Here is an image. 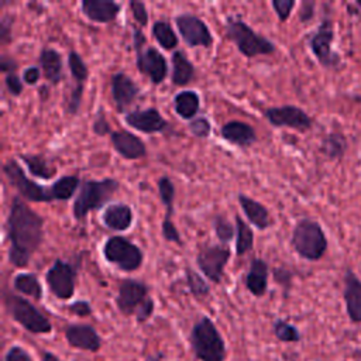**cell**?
<instances>
[{
	"label": "cell",
	"instance_id": "1",
	"mask_svg": "<svg viewBox=\"0 0 361 361\" xmlns=\"http://www.w3.org/2000/svg\"><path fill=\"white\" fill-rule=\"evenodd\" d=\"M6 233L10 241L8 262L17 268H25L44 241V219L24 199L14 196L6 220Z\"/></svg>",
	"mask_w": 361,
	"mask_h": 361
},
{
	"label": "cell",
	"instance_id": "2",
	"mask_svg": "<svg viewBox=\"0 0 361 361\" xmlns=\"http://www.w3.org/2000/svg\"><path fill=\"white\" fill-rule=\"evenodd\" d=\"M3 173L8 183L18 192V196L27 202L49 203L54 200H69L82 183L76 175L61 176L49 186L37 183L28 179L23 166L14 158H8L3 164Z\"/></svg>",
	"mask_w": 361,
	"mask_h": 361
},
{
	"label": "cell",
	"instance_id": "3",
	"mask_svg": "<svg viewBox=\"0 0 361 361\" xmlns=\"http://www.w3.org/2000/svg\"><path fill=\"white\" fill-rule=\"evenodd\" d=\"M120 189V182L114 178L86 179L80 183L79 192L72 204L73 219L85 220L89 212L100 210Z\"/></svg>",
	"mask_w": 361,
	"mask_h": 361
},
{
	"label": "cell",
	"instance_id": "4",
	"mask_svg": "<svg viewBox=\"0 0 361 361\" xmlns=\"http://www.w3.org/2000/svg\"><path fill=\"white\" fill-rule=\"evenodd\" d=\"M226 38L231 41L237 51L245 58L258 55H269L275 52V44L267 37L254 31L240 16L231 14L226 17Z\"/></svg>",
	"mask_w": 361,
	"mask_h": 361
},
{
	"label": "cell",
	"instance_id": "5",
	"mask_svg": "<svg viewBox=\"0 0 361 361\" xmlns=\"http://www.w3.org/2000/svg\"><path fill=\"white\" fill-rule=\"evenodd\" d=\"M190 348L199 361H224L226 343L213 320L202 316L190 330Z\"/></svg>",
	"mask_w": 361,
	"mask_h": 361
},
{
	"label": "cell",
	"instance_id": "6",
	"mask_svg": "<svg viewBox=\"0 0 361 361\" xmlns=\"http://www.w3.org/2000/svg\"><path fill=\"white\" fill-rule=\"evenodd\" d=\"M290 244L296 254L307 261H319L327 251V237L322 226L310 219H300L290 235Z\"/></svg>",
	"mask_w": 361,
	"mask_h": 361
},
{
	"label": "cell",
	"instance_id": "7",
	"mask_svg": "<svg viewBox=\"0 0 361 361\" xmlns=\"http://www.w3.org/2000/svg\"><path fill=\"white\" fill-rule=\"evenodd\" d=\"M4 306L10 317L27 331L32 334H48L52 331V324L49 319L45 314H42L25 298L16 293L6 292Z\"/></svg>",
	"mask_w": 361,
	"mask_h": 361
},
{
	"label": "cell",
	"instance_id": "8",
	"mask_svg": "<svg viewBox=\"0 0 361 361\" xmlns=\"http://www.w3.org/2000/svg\"><path fill=\"white\" fill-rule=\"evenodd\" d=\"M102 252L110 265H114L117 269L124 272L137 271L144 262L142 250L123 235L109 237L103 244Z\"/></svg>",
	"mask_w": 361,
	"mask_h": 361
},
{
	"label": "cell",
	"instance_id": "9",
	"mask_svg": "<svg viewBox=\"0 0 361 361\" xmlns=\"http://www.w3.org/2000/svg\"><path fill=\"white\" fill-rule=\"evenodd\" d=\"M231 257V250L224 244H204L196 254L199 271L214 283H220L224 276V268Z\"/></svg>",
	"mask_w": 361,
	"mask_h": 361
},
{
	"label": "cell",
	"instance_id": "10",
	"mask_svg": "<svg viewBox=\"0 0 361 361\" xmlns=\"http://www.w3.org/2000/svg\"><path fill=\"white\" fill-rule=\"evenodd\" d=\"M78 268L71 262L56 258L45 274V282L51 293L61 299L68 300L75 293V281Z\"/></svg>",
	"mask_w": 361,
	"mask_h": 361
},
{
	"label": "cell",
	"instance_id": "11",
	"mask_svg": "<svg viewBox=\"0 0 361 361\" xmlns=\"http://www.w3.org/2000/svg\"><path fill=\"white\" fill-rule=\"evenodd\" d=\"M175 25L180 38L189 48H210L214 42L213 34L207 24L195 14L180 13L175 17Z\"/></svg>",
	"mask_w": 361,
	"mask_h": 361
},
{
	"label": "cell",
	"instance_id": "12",
	"mask_svg": "<svg viewBox=\"0 0 361 361\" xmlns=\"http://www.w3.org/2000/svg\"><path fill=\"white\" fill-rule=\"evenodd\" d=\"M333 39L334 27L330 18H324L309 38V48L312 54L324 68H336L340 63V56L331 49Z\"/></svg>",
	"mask_w": 361,
	"mask_h": 361
},
{
	"label": "cell",
	"instance_id": "13",
	"mask_svg": "<svg viewBox=\"0 0 361 361\" xmlns=\"http://www.w3.org/2000/svg\"><path fill=\"white\" fill-rule=\"evenodd\" d=\"M264 117L274 127L293 128L300 133L310 130L313 126L312 117L303 109L293 104L268 107L264 111Z\"/></svg>",
	"mask_w": 361,
	"mask_h": 361
},
{
	"label": "cell",
	"instance_id": "14",
	"mask_svg": "<svg viewBox=\"0 0 361 361\" xmlns=\"http://www.w3.org/2000/svg\"><path fill=\"white\" fill-rule=\"evenodd\" d=\"M149 288L147 283L138 279L126 278L120 282L116 306L118 312L124 316H133L138 310V307L149 298Z\"/></svg>",
	"mask_w": 361,
	"mask_h": 361
},
{
	"label": "cell",
	"instance_id": "15",
	"mask_svg": "<svg viewBox=\"0 0 361 361\" xmlns=\"http://www.w3.org/2000/svg\"><path fill=\"white\" fill-rule=\"evenodd\" d=\"M124 121L131 128L145 134L165 133L171 128V123L166 118H164L161 111L155 107L135 109L127 111L124 114Z\"/></svg>",
	"mask_w": 361,
	"mask_h": 361
},
{
	"label": "cell",
	"instance_id": "16",
	"mask_svg": "<svg viewBox=\"0 0 361 361\" xmlns=\"http://www.w3.org/2000/svg\"><path fill=\"white\" fill-rule=\"evenodd\" d=\"M135 65L154 85H161L168 75V62L162 52L154 47H145L142 51L135 52Z\"/></svg>",
	"mask_w": 361,
	"mask_h": 361
},
{
	"label": "cell",
	"instance_id": "17",
	"mask_svg": "<svg viewBox=\"0 0 361 361\" xmlns=\"http://www.w3.org/2000/svg\"><path fill=\"white\" fill-rule=\"evenodd\" d=\"M158 195L161 202L165 206V217L162 221V227H161V233L162 237L169 241V243H175V244H182V238H180V233L178 231V228L175 227L173 221H172V214H173V199H175V185L171 180V178L168 176H161L158 179Z\"/></svg>",
	"mask_w": 361,
	"mask_h": 361
},
{
	"label": "cell",
	"instance_id": "18",
	"mask_svg": "<svg viewBox=\"0 0 361 361\" xmlns=\"http://www.w3.org/2000/svg\"><path fill=\"white\" fill-rule=\"evenodd\" d=\"M110 90L116 109L120 113H124L140 94V86L124 72H116L111 75Z\"/></svg>",
	"mask_w": 361,
	"mask_h": 361
},
{
	"label": "cell",
	"instance_id": "19",
	"mask_svg": "<svg viewBox=\"0 0 361 361\" xmlns=\"http://www.w3.org/2000/svg\"><path fill=\"white\" fill-rule=\"evenodd\" d=\"M110 141L114 151L124 159L134 161L147 155V147L144 141L127 130H116L110 134Z\"/></svg>",
	"mask_w": 361,
	"mask_h": 361
},
{
	"label": "cell",
	"instance_id": "20",
	"mask_svg": "<svg viewBox=\"0 0 361 361\" xmlns=\"http://www.w3.org/2000/svg\"><path fill=\"white\" fill-rule=\"evenodd\" d=\"M65 338L73 348L96 353L102 347V337L90 324H69L65 329Z\"/></svg>",
	"mask_w": 361,
	"mask_h": 361
},
{
	"label": "cell",
	"instance_id": "21",
	"mask_svg": "<svg viewBox=\"0 0 361 361\" xmlns=\"http://www.w3.org/2000/svg\"><path fill=\"white\" fill-rule=\"evenodd\" d=\"M220 135L224 141L240 148H248L258 141L254 127L240 120H230L220 127Z\"/></svg>",
	"mask_w": 361,
	"mask_h": 361
},
{
	"label": "cell",
	"instance_id": "22",
	"mask_svg": "<svg viewBox=\"0 0 361 361\" xmlns=\"http://www.w3.org/2000/svg\"><path fill=\"white\" fill-rule=\"evenodd\" d=\"M80 11L90 21L106 24L118 17L121 4L113 0H82Z\"/></svg>",
	"mask_w": 361,
	"mask_h": 361
},
{
	"label": "cell",
	"instance_id": "23",
	"mask_svg": "<svg viewBox=\"0 0 361 361\" xmlns=\"http://www.w3.org/2000/svg\"><path fill=\"white\" fill-rule=\"evenodd\" d=\"M343 298L350 320L361 323V279L350 269L344 275Z\"/></svg>",
	"mask_w": 361,
	"mask_h": 361
},
{
	"label": "cell",
	"instance_id": "24",
	"mask_svg": "<svg viewBox=\"0 0 361 361\" xmlns=\"http://www.w3.org/2000/svg\"><path fill=\"white\" fill-rule=\"evenodd\" d=\"M268 276H269L268 262L262 258L255 257L250 262V267L244 278V285L255 298H261L265 295L268 289Z\"/></svg>",
	"mask_w": 361,
	"mask_h": 361
},
{
	"label": "cell",
	"instance_id": "25",
	"mask_svg": "<svg viewBox=\"0 0 361 361\" xmlns=\"http://www.w3.org/2000/svg\"><path fill=\"white\" fill-rule=\"evenodd\" d=\"M102 221L106 228L113 231H126L134 221L133 209L123 202L110 203L102 214Z\"/></svg>",
	"mask_w": 361,
	"mask_h": 361
},
{
	"label": "cell",
	"instance_id": "26",
	"mask_svg": "<svg viewBox=\"0 0 361 361\" xmlns=\"http://www.w3.org/2000/svg\"><path fill=\"white\" fill-rule=\"evenodd\" d=\"M237 200H238V204H240L243 213L245 214L248 221L255 228L264 231V230L271 227L272 219L269 216L268 209L261 202H258V200H255V199H252V197H250L244 193H238Z\"/></svg>",
	"mask_w": 361,
	"mask_h": 361
},
{
	"label": "cell",
	"instance_id": "27",
	"mask_svg": "<svg viewBox=\"0 0 361 361\" xmlns=\"http://www.w3.org/2000/svg\"><path fill=\"white\" fill-rule=\"evenodd\" d=\"M38 62L45 79L51 85H58L62 79V66H63L61 52H58L51 47H44L39 52Z\"/></svg>",
	"mask_w": 361,
	"mask_h": 361
},
{
	"label": "cell",
	"instance_id": "28",
	"mask_svg": "<svg viewBox=\"0 0 361 361\" xmlns=\"http://www.w3.org/2000/svg\"><path fill=\"white\" fill-rule=\"evenodd\" d=\"M171 82L175 86H186L195 79V65L182 51H175L171 55Z\"/></svg>",
	"mask_w": 361,
	"mask_h": 361
},
{
	"label": "cell",
	"instance_id": "29",
	"mask_svg": "<svg viewBox=\"0 0 361 361\" xmlns=\"http://www.w3.org/2000/svg\"><path fill=\"white\" fill-rule=\"evenodd\" d=\"M175 113L183 120H193L200 110V96L195 90H182L173 97Z\"/></svg>",
	"mask_w": 361,
	"mask_h": 361
},
{
	"label": "cell",
	"instance_id": "30",
	"mask_svg": "<svg viewBox=\"0 0 361 361\" xmlns=\"http://www.w3.org/2000/svg\"><path fill=\"white\" fill-rule=\"evenodd\" d=\"M20 158L24 162V165L28 169V172L34 178L48 180V179H52L56 175V172H58L56 166H54L42 155H38V154H21Z\"/></svg>",
	"mask_w": 361,
	"mask_h": 361
},
{
	"label": "cell",
	"instance_id": "31",
	"mask_svg": "<svg viewBox=\"0 0 361 361\" xmlns=\"http://www.w3.org/2000/svg\"><path fill=\"white\" fill-rule=\"evenodd\" d=\"M13 286L17 292L34 298L35 300H41L44 295L42 285L37 275L31 272H20L13 279Z\"/></svg>",
	"mask_w": 361,
	"mask_h": 361
},
{
	"label": "cell",
	"instance_id": "32",
	"mask_svg": "<svg viewBox=\"0 0 361 361\" xmlns=\"http://www.w3.org/2000/svg\"><path fill=\"white\" fill-rule=\"evenodd\" d=\"M151 32L162 49H173L179 42L176 32L166 20H157L151 27Z\"/></svg>",
	"mask_w": 361,
	"mask_h": 361
},
{
	"label": "cell",
	"instance_id": "33",
	"mask_svg": "<svg viewBox=\"0 0 361 361\" xmlns=\"http://www.w3.org/2000/svg\"><path fill=\"white\" fill-rule=\"evenodd\" d=\"M235 221V254L243 257L254 247V231L252 228L238 216H234Z\"/></svg>",
	"mask_w": 361,
	"mask_h": 361
},
{
	"label": "cell",
	"instance_id": "34",
	"mask_svg": "<svg viewBox=\"0 0 361 361\" xmlns=\"http://www.w3.org/2000/svg\"><path fill=\"white\" fill-rule=\"evenodd\" d=\"M185 281L189 292L196 298V299H204L210 295V286L206 282V279L193 268L186 267L185 268Z\"/></svg>",
	"mask_w": 361,
	"mask_h": 361
},
{
	"label": "cell",
	"instance_id": "35",
	"mask_svg": "<svg viewBox=\"0 0 361 361\" xmlns=\"http://www.w3.org/2000/svg\"><path fill=\"white\" fill-rule=\"evenodd\" d=\"M345 138L341 134L337 133H331L329 135H326L322 141L320 149L322 152L329 157V158H341L344 151H345Z\"/></svg>",
	"mask_w": 361,
	"mask_h": 361
},
{
	"label": "cell",
	"instance_id": "36",
	"mask_svg": "<svg viewBox=\"0 0 361 361\" xmlns=\"http://www.w3.org/2000/svg\"><path fill=\"white\" fill-rule=\"evenodd\" d=\"M272 331L274 336L282 343H298L302 338L300 331L296 329V326L288 323L283 319H278L274 322Z\"/></svg>",
	"mask_w": 361,
	"mask_h": 361
},
{
	"label": "cell",
	"instance_id": "37",
	"mask_svg": "<svg viewBox=\"0 0 361 361\" xmlns=\"http://www.w3.org/2000/svg\"><path fill=\"white\" fill-rule=\"evenodd\" d=\"M68 66H69V72H71L72 78L76 80V83L85 85V82L89 78V68H87L86 62L83 61V58L80 56V54H78L76 51H69Z\"/></svg>",
	"mask_w": 361,
	"mask_h": 361
},
{
	"label": "cell",
	"instance_id": "38",
	"mask_svg": "<svg viewBox=\"0 0 361 361\" xmlns=\"http://www.w3.org/2000/svg\"><path fill=\"white\" fill-rule=\"evenodd\" d=\"M213 230L219 241L224 245H228V243L235 237V227L223 214H216L213 217Z\"/></svg>",
	"mask_w": 361,
	"mask_h": 361
},
{
	"label": "cell",
	"instance_id": "39",
	"mask_svg": "<svg viewBox=\"0 0 361 361\" xmlns=\"http://www.w3.org/2000/svg\"><path fill=\"white\" fill-rule=\"evenodd\" d=\"M83 85L76 83L73 86V89L68 93L66 99H65V111L71 116H76L80 104H82V99H83Z\"/></svg>",
	"mask_w": 361,
	"mask_h": 361
},
{
	"label": "cell",
	"instance_id": "40",
	"mask_svg": "<svg viewBox=\"0 0 361 361\" xmlns=\"http://www.w3.org/2000/svg\"><path fill=\"white\" fill-rule=\"evenodd\" d=\"M188 130L196 138H207L212 133V124L206 117H195L189 121Z\"/></svg>",
	"mask_w": 361,
	"mask_h": 361
},
{
	"label": "cell",
	"instance_id": "41",
	"mask_svg": "<svg viewBox=\"0 0 361 361\" xmlns=\"http://www.w3.org/2000/svg\"><path fill=\"white\" fill-rule=\"evenodd\" d=\"M128 7H130L131 16H133L134 21L138 24V27H141V28L145 27L149 21V14H148L147 6L140 0H131L128 3Z\"/></svg>",
	"mask_w": 361,
	"mask_h": 361
},
{
	"label": "cell",
	"instance_id": "42",
	"mask_svg": "<svg viewBox=\"0 0 361 361\" xmlns=\"http://www.w3.org/2000/svg\"><path fill=\"white\" fill-rule=\"evenodd\" d=\"M92 131L99 135V137H103L106 134H111L113 130L109 124V120L106 117V111L103 107H100L93 118V123H92Z\"/></svg>",
	"mask_w": 361,
	"mask_h": 361
},
{
	"label": "cell",
	"instance_id": "43",
	"mask_svg": "<svg viewBox=\"0 0 361 361\" xmlns=\"http://www.w3.org/2000/svg\"><path fill=\"white\" fill-rule=\"evenodd\" d=\"M295 6H296L295 0H271V7L274 8L281 23H285L290 17V13Z\"/></svg>",
	"mask_w": 361,
	"mask_h": 361
},
{
	"label": "cell",
	"instance_id": "44",
	"mask_svg": "<svg viewBox=\"0 0 361 361\" xmlns=\"http://www.w3.org/2000/svg\"><path fill=\"white\" fill-rule=\"evenodd\" d=\"M14 24V17L11 14H3L0 18V42L6 45L11 41V30Z\"/></svg>",
	"mask_w": 361,
	"mask_h": 361
},
{
	"label": "cell",
	"instance_id": "45",
	"mask_svg": "<svg viewBox=\"0 0 361 361\" xmlns=\"http://www.w3.org/2000/svg\"><path fill=\"white\" fill-rule=\"evenodd\" d=\"M4 85L7 92L11 96H20L24 90V85H23V79H20V76L14 72V73H7L4 76Z\"/></svg>",
	"mask_w": 361,
	"mask_h": 361
},
{
	"label": "cell",
	"instance_id": "46",
	"mask_svg": "<svg viewBox=\"0 0 361 361\" xmlns=\"http://www.w3.org/2000/svg\"><path fill=\"white\" fill-rule=\"evenodd\" d=\"M4 361H32V357L25 348L20 345H11L4 355Z\"/></svg>",
	"mask_w": 361,
	"mask_h": 361
},
{
	"label": "cell",
	"instance_id": "47",
	"mask_svg": "<svg viewBox=\"0 0 361 361\" xmlns=\"http://www.w3.org/2000/svg\"><path fill=\"white\" fill-rule=\"evenodd\" d=\"M154 309H155V303H154V299L149 296V298L138 307V310L135 312V320H137L138 323L147 322V320L152 316Z\"/></svg>",
	"mask_w": 361,
	"mask_h": 361
},
{
	"label": "cell",
	"instance_id": "48",
	"mask_svg": "<svg viewBox=\"0 0 361 361\" xmlns=\"http://www.w3.org/2000/svg\"><path fill=\"white\" fill-rule=\"evenodd\" d=\"M68 310L79 317H87L93 313L92 305L87 300H76L68 306Z\"/></svg>",
	"mask_w": 361,
	"mask_h": 361
},
{
	"label": "cell",
	"instance_id": "49",
	"mask_svg": "<svg viewBox=\"0 0 361 361\" xmlns=\"http://www.w3.org/2000/svg\"><path fill=\"white\" fill-rule=\"evenodd\" d=\"M272 276L276 283L283 286L285 289H289L290 281H292V272L283 267H275L272 269Z\"/></svg>",
	"mask_w": 361,
	"mask_h": 361
},
{
	"label": "cell",
	"instance_id": "50",
	"mask_svg": "<svg viewBox=\"0 0 361 361\" xmlns=\"http://www.w3.org/2000/svg\"><path fill=\"white\" fill-rule=\"evenodd\" d=\"M314 6H316V3L313 0H305V1L300 3L299 20L302 23H306V21L313 18V16H314Z\"/></svg>",
	"mask_w": 361,
	"mask_h": 361
},
{
	"label": "cell",
	"instance_id": "51",
	"mask_svg": "<svg viewBox=\"0 0 361 361\" xmlns=\"http://www.w3.org/2000/svg\"><path fill=\"white\" fill-rule=\"evenodd\" d=\"M39 78H41V68L39 66H35V65L34 66H28L23 72V82L25 85L32 86V85H35L38 82Z\"/></svg>",
	"mask_w": 361,
	"mask_h": 361
},
{
	"label": "cell",
	"instance_id": "52",
	"mask_svg": "<svg viewBox=\"0 0 361 361\" xmlns=\"http://www.w3.org/2000/svg\"><path fill=\"white\" fill-rule=\"evenodd\" d=\"M145 44H147V38H145L141 27L134 25L133 27V47H134V51L135 52L142 51L145 48Z\"/></svg>",
	"mask_w": 361,
	"mask_h": 361
},
{
	"label": "cell",
	"instance_id": "53",
	"mask_svg": "<svg viewBox=\"0 0 361 361\" xmlns=\"http://www.w3.org/2000/svg\"><path fill=\"white\" fill-rule=\"evenodd\" d=\"M18 68V63L14 58L8 56V55H1L0 56V71L3 73H14Z\"/></svg>",
	"mask_w": 361,
	"mask_h": 361
},
{
	"label": "cell",
	"instance_id": "54",
	"mask_svg": "<svg viewBox=\"0 0 361 361\" xmlns=\"http://www.w3.org/2000/svg\"><path fill=\"white\" fill-rule=\"evenodd\" d=\"M41 361H62L58 355H55L51 351H42L41 354Z\"/></svg>",
	"mask_w": 361,
	"mask_h": 361
},
{
	"label": "cell",
	"instance_id": "55",
	"mask_svg": "<svg viewBox=\"0 0 361 361\" xmlns=\"http://www.w3.org/2000/svg\"><path fill=\"white\" fill-rule=\"evenodd\" d=\"M144 361H162V360L159 357H157V355H147Z\"/></svg>",
	"mask_w": 361,
	"mask_h": 361
},
{
	"label": "cell",
	"instance_id": "56",
	"mask_svg": "<svg viewBox=\"0 0 361 361\" xmlns=\"http://www.w3.org/2000/svg\"><path fill=\"white\" fill-rule=\"evenodd\" d=\"M357 6H358V7H361V0H357Z\"/></svg>",
	"mask_w": 361,
	"mask_h": 361
}]
</instances>
